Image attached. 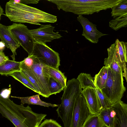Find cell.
Returning <instances> with one entry per match:
<instances>
[{"label": "cell", "mask_w": 127, "mask_h": 127, "mask_svg": "<svg viewBox=\"0 0 127 127\" xmlns=\"http://www.w3.org/2000/svg\"><path fill=\"white\" fill-rule=\"evenodd\" d=\"M19 81L24 85L35 92L38 93L36 90L27 77L21 71L17 72L9 75Z\"/></svg>", "instance_id": "cell-22"}, {"label": "cell", "mask_w": 127, "mask_h": 127, "mask_svg": "<svg viewBox=\"0 0 127 127\" xmlns=\"http://www.w3.org/2000/svg\"><path fill=\"white\" fill-rule=\"evenodd\" d=\"M108 67L103 66L94 77V83L96 87L101 90L105 87L108 77Z\"/></svg>", "instance_id": "cell-17"}, {"label": "cell", "mask_w": 127, "mask_h": 127, "mask_svg": "<svg viewBox=\"0 0 127 127\" xmlns=\"http://www.w3.org/2000/svg\"><path fill=\"white\" fill-rule=\"evenodd\" d=\"M39 0H10L9 1L12 2L16 3H20L23 4L27 5L30 4H37Z\"/></svg>", "instance_id": "cell-28"}, {"label": "cell", "mask_w": 127, "mask_h": 127, "mask_svg": "<svg viewBox=\"0 0 127 127\" xmlns=\"http://www.w3.org/2000/svg\"><path fill=\"white\" fill-rule=\"evenodd\" d=\"M39 95L38 94L27 97H20L12 96H11V97L20 99L21 104L23 105L25 104H29L39 105L47 107L51 106L53 107L58 106V105L47 103L42 101L40 98Z\"/></svg>", "instance_id": "cell-16"}, {"label": "cell", "mask_w": 127, "mask_h": 127, "mask_svg": "<svg viewBox=\"0 0 127 127\" xmlns=\"http://www.w3.org/2000/svg\"><path fill=\"white\" fill-rule=\"evenodd\" d=\"M123 75L108 67V77L105 87L101 90L111 104L121 100L126 89Z\"/></svg>", "instance_id": "cell-4"}, {"label": "cell", "mask_w": 127, "mask_h": 127, "mask_svg": "<svg viewBox=\"0 0 127 127\" xmlns=\"http://www.w3.org/2000/svg\"><path fill=\"white\" fill-rule=\"evenodd\" d=\"M0 38L7 48H9L13 53L11 56L13 61H15L16 50L20 45L9 31L7 26L0 23Z\"/></svg>", "instance_id": "cell-13"}, {"label": "cell", "mask_w": 127, "mask_h": 127, "mask_svg": "<svg viewBox=\"0 0 127 127\" xmlns=\"http://www.w3.org/2000/svg\"><path fill=\"white\" fill-rule=\"evenodd\" d=\"M21 62L8 60L0 65V74L7 75L13 73L20 71Z\"/></svg>", "instance_id": "cell-15"}, {"label": "cell", "mask_w": 127, "mask_h": 127, "mask_svg": "<svg viewBox=\"0 0 127 127\" xmlns=\"http://www.w3.org/2000/svg\"><path fill=\"white\" fill-rule=\"evenodd\" d=\"M0 113L16 127H38L47 116L34 112L29 105L17 104L0 94Z\"/></svg>", "instance_id": "cell-1"}, {"label": "cell", "mask_w": 127, "mask_h": 127, "mask_svg": "<svg viewBox=\"0 0 127 127\" xmlns=\"http://www.w3.org/2000/svg\"><path fill=\"white\" fill-rule=\"evenodd\" d=\"M5 45L4 44L2 41H0V51H2L4 49Z\"/></svg>", "instance_id": "cell-31"}, {"label": "cell", "mask_w": 127, "mask_h": 127, "mask_svg": "<svg viewBox=\"0 0 127 127\" xmlns=\"http://www.w3.org/2000/svg\"><path fill=\"white\" fill-rule=\"evenodd\" d=\"M82 127H106L98 115L90 113Z\"/></svg>", "instance_id": "cell-20"}, {"label": "cell", "mask_w": 127, "mask_h": 127, "mask_svg": "<svg viewBox=\"0 0 127 127\" xmlns=\"http://www.w3.org/2000/svg\"><path fill=\"white\" fill-rule=\"evenodd\" d=\"M127 26V14L113 17L109 23L110 27L116 31Z\"/></svg>", "instance_id": "cell-18"}, {"label": "cell", "mask_w": 127, "mask_h": 127, "mask_svg": "<svg viewBox=\"0 0 127 127\" xmlns=\"http://www.w3.org/2000/svg\"><path fill=\"white\" fill-rule=\"evenodd\" d=\"M11 90V88L5 89L0 94L4 97H8L10 93Z\"/></svg>", "instance_id": "cell-30"}, {"label": "cell", "mask_w": 127, "mask_h": 127, "mask_svg": "<svg viewBox=\"0 0 127 127\" xmlns=\"http://www.w3.org/2000/svg\"><path fill=\"white\" fill-rule=\"evenodd\" d=\"M38 127H63L56 121L52 119L45 120Z\"/></svg>", "instance_id": "cell-27"}, {"label": "cell", "mask_w": 127, "mask_h": 127, "mask_svg": "<svg viewBox=\"0 0 127 127\" xmlns=\"http://www.w3.org/2000/svg\"><path fill=\"white\" fill-rule=\"evenodd\" d=\"M9 60L8 56H6L3 52L0 51V65Z\"/></svg>", "instance_id": "cell-29"}, {"label": "cell", "mask_w": 127, "mask_h": 127, "mask_svg": "<svg viewBox=\"0 0 127 127\" xmlns=\"http://www.w3.org/2000/svg\"><path fill=\"white\" fill-rule=\"evenodd\" d=\"M5 15L11 21L40 25V23H54L57 17L36 8L20 3L8 1L5 7Z\"/></svg>", "instance_id": "cell-2"}, {"label": "cell", "mask_w": 127, "mask_h": 127, "mask_svg": "<svg viewBox=\"0 0 127 127\" xmlns=\"http://www.w3.org/2000/svg\"><path fill=\"white\" fill-rule=\"evenodd\" d=\"M4 14L3 10L1 6L0 5V20L1 19V16Z\"/></svg>", "instance_id": "cell-32"}, {"label": "cell", "mask_w": 127, "mask_h": 127, "mask_svg": "<svg viewBox=\"0 0 127 127\" xmlns=\"http://www.w3.org/2000/svg\"><path fill=\"white\" fill-rule=\"evenodd\" d=\"M95 90L100 103L101 109L110 106L111 104L102 94L101 90L97 88L95 89Z\"/></svg>", "instance_id": "cell-26"}, {"label": "cell", "mask_w": 127, "mask_h": 127, "mask_svg": "<svg viewBox=\"0 0 127 127\" xmlns=\"http://www.w3.org/2000/svg\"><path fill=\"white\" fill-rule=\"evenodd\" d=\"M116 115L113 118V127H127V104L121 100L111 105Z\"/></svg>", "instance_id": "cell-12"}, {"label": "cell", "mask_w": 127, "mask_h": 127, "mask_svg": "<svg viewBox=\"0 0 127 127\" xmlns=\"http://www.w3.org/2000/svg\"><path fill=\"white\" fill-rule=\"evenodd\" d=\"M98 115L106 127H113V119L110 117L109 107L101 109Z\"/></svg>", "instance_id": "cell-23"}, {"label": "cell", "mask_w": 127, "mask_h": 127, "mask_svg": "<svg viewBox=\"0 0 127 127\" xmlns=\"http://www.w3.org/2000/svg\"><path fill=\"white\" fill-rule=\"evenodd\" d=\"M32 55L43 65L59 69L60 65L59 54L46 44L34 41Z\"/></svg>", "instance_id": "cell-5"}, {"label": "cell", "mask_w": 127, "mask_h": 127, "mask_svg": "<svg viewBox=\"0 0 127 127\" xmlns=\"http://www.w3.org/2000/svg\"><path fill=\"white\" fill-rule=\"evenodd\" d=\"M77 79L82 89H83L87 87L95 89L97 88L94 83V77H92L90 74L81 73Z\"/></svg>", "instance_id": "cell-19"}, {"label": "cell", "mask_w": 127, "mask_h": 127, "mask_svg": "<svg viewBox=\"0 0 127 127\" xmlns=\"http://www.w3.org/2000/svg\"><path fill=\"white\" fill-rule=\"evenodd\" d=\"M77 19L83 27L82 35L91 42L97 43L99 38L108 35L98 31L97 29L96 25L93 24L88 19L82 15H78Z\"/></svg>", "instance_id": "cell-10"}, {"label": "cell", "mask_w": 127, "mask_h": 127, "mask_svg": "<svg viewBox=\"0 0 127 127\" xmlns=\"http://www.w3.org/2000/svg\"><path fill=\"white\" fill-rule=\"evenodd\" d=\"M49 88L50 95L60 93L64 90L62 85L58 82L51 77L49 81Z\"/></svg>", "instance_id": "cell-25"}, {"label": "cell", "mask_w": 127, "mask_h": 127, "mask_svg": "<svg viewBox=\"0 0 127 127\" xmlns=\"http://www.w3.org/2000/svg\"><path fill=\"white\" fill-rule=\"evenodd\" d=\"M55 27L51 25H41L38 28L30 30L34 41L46 44L62 37L58 32H54Z\"/></svg>", "instance_id": "cell-9"}, {"label": "cell", "mask_w": 127, "mask_h": 127, "mask_svg": "<svg viewBox=\"0 0 127 127\" xmlns=\"http://www.w3.org/2000/svg\"><path fill=\"white\" fill-rule=\"evenodd\" d=\"M43 71L46 77H51L60 83L63 87L64 89L66 86L67 78L59 69L44 65Z\"/></svg>", "instance_id": "cell-14"}, {"label": "cell", "mask_w": 127, "mask_h": 127, "mask_svg": "<svg viewBox=\"0 0 127 127\" xmlns=\"http://www.w3.org/2000/svg\"><path fill=\"white\" fill-rule=\"evenodd\" d=\"M7 27L16 40L28 53V56L32 55L34 41L27 27L23 24L13 23Z\"/></svg>", "instance_id": "cell-6"}, {"label": "cell", "mask_w": 127, "mask_h": 127, "mask_svg": "<svg viewBox=\"0 0 127 127\" xmlns=\"http://www.w3.org/2000/svg\"><path fill=\"white\" fill-rule=\"evenodd\" d=\"M90 113L84 97L81 93L75 100L70 127H82Z\"/></svg>", "instance_id": "cell-7"}, {"label": "cell", "mask_w": 127, "mask_h": 127, "mask_svg": "<svg viewBox=\"0 0 127 127\" xmlns=\"http://www.w3.org/2000/svg\"><path fill=\"white\" fill-rule=\"evenodd\" d=\"M86 100L90 113L98 115L101 110V105L95 89L87 87L81 92Z\"/></svg>", "instance_id": "cell-11"}, {"label": "cell", "mask_w": 127, "mask_h": 127, "mask_svg": "<svg viewBox=\"0 0 127 127\" xmlns=\"http://www.w3.org/2000/svg\"><path fill=\"white\" fill-rule=\"evenodd\" d=\"M33 59L31 65L29 67L21 65L28 68L32 71L35 77L42 90V96L46 98L50 95L49 88V78L46 76L43 71L44 65L42 64L35 56L33 55Z\"/></svg>", "instance_id": "cell-8"}, {"label": "cell", "mask_w": 127, "mask_h": 127, "mask_svg": "<svg viewBox=\"0 0 127 127\" xmlns=\"http://www.w3.org/2000/svg\"><path fill=\"white\" fill-rule=\"evenodd\" d=\"M112 16H114L127 14V0H122L119 3L111 8Z\"/></svg>", "instance_id": "cell-24"}, {"label": "cell", "mask_w": 127, "mask_h": 127, "mask_svg": "<svg viewBox=\"0 0 127 127\" xmlns=\"http://www.w3.org/2000/svg\"><path fill=\"white\" fill-rule=\"evenodd\" d=\"M122 0H47L59 10L78 15H89L111 8Z\"/></svg>", "instance_id": "cell-3"}, {"label": "cell", "mask_w": 127, "mask_h": 127, "mask_svg": "<svg viewBox=\"0 0 127 127\" xmlns=\"http://www.w3.org/2000/svg\"><path fill=\"white\" fill-rule=\"evenodd\" d=\"M21 71L35 88L38 93L42 96V90L38 82L32 71L28 68L20 67Z\"/></svg>", "instance_id": "cell-21"}]
</instances>
